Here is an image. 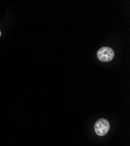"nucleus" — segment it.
Listing matches in <instances>:
<instances>
[{"instance_id":"nucleus-1","label":"nucleus","mask_w":130,"mask_h":146,"mask_svg":"<svg viewBox=\"0 0 130 146\" xmlns=\"http://www.w3.org/2000/svg\"><path fill=\"white\" fill-rule=\"evenodd\" d=\"M110 128L109 121L104 118L98 119L94 125V129L95 133L99 136H103L107 134Z\"/></svg>"},{"instance_id":"nucleus-2","label":"nucleus","mask_w":130,"mask_h":146,"mask_svg":"<svg viewBox=\"0 0 130 146\" xmlns=\"http://www.w3.org/2000/svg\"><path fill=\"white\" fill-rule=\"evenodd\" d=\"M97 56L101 62H109L114 58V52L110 47H103L98 50Z\"/></svg>"},{"instance_id":"nucleus-3","label":"nucleus","mask_w":130,"mask_h":146,"mask_svg":"<svg viewBox=\"0 0 130 146\" xmlns=\"http://www.w3.org/2000/svg\"><path fill=\"white\" fill-rule=\"evenodd\" d=\"M1 30H0V37H1Z\"/></svg>"}]
</instances>
